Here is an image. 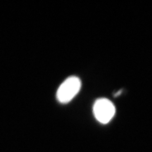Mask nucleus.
<instances>
[{
    "label": "nucleus",
    "mask_w": 152,
    "mask_h": 152,
    "mask_svg": "<svg viewBox=\"0 0 152 152\" xmlns=\"http://www.w3.org/2000/svg\"><path fill=\"white\" fill-rule=\"evenodd\" d=\"M81 87V81L76 76H70L61 84L57 91L56 98L61 103H67L77 94Z\"/></svg>",
    "instance_id": "1"
},
{
    "label": "nucleus",
    "mask_w": 152,
    "mask_h": 152,
    "mask_svg": "<svg viewBox=\"0 0 152 152\" xmlns=\"http://www.w3.org/2000/svg\"><path fill=\"white\" fill-rule=\"evenodd\" d=\"M93 112L96 119L102 124H107L111 121L115 115V108L109 99L101 98L95 102Z\"/></svg>",
    "instance_id": "2"
}]
</instances>
